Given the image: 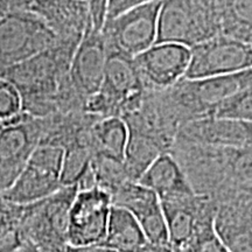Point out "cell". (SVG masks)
Listing matches in <instances>:
<instances>
[{
  "label": "cell",
  "instance_id": "obj_1",
  "mask_svg": "<svg viewBox=\"0 0 252 252\" xmlns=\"http://www.w3.org/2000/svg\"><path fill=\"white\" fill-rule=\"evenodd\" d=\"M81 39H59L48 49L0 76L17 88L21 97V111L35 118L58 112L60 87L67 77Z\"/></svg>",
  "mask_w": 252,
  "mask_h": 252
},
{
  "label": "cell",
  "instance_id": "obj_2",
  "mask_svg": "<svg viewBox=\"0 0 252 252\" xmlns=\"http://www.w3.org/2000/svg\"><path fill=\"white\" fill-rule=\"evenodd\" d=\"M252 86V68L223 76L181 80L165 90L167 102L181 127L197 119L213 117L224 100ZM180 127V128H181Z\"/></svg>",
  "mask_w": 252,
  "mask_h": 252
},
{
  "label": "cell",
  "instance_id": "obj_3",
  "mask_svg": "<svg viewBox=\"0 0 252 252\" xmlns=\"http://www.w3.org/2000/svg\"><path fill=\"white\" fill-rule=\"evenodd\" d=\"M220 35V0H162L157 43L191 48Z\"/></svg>",
  "mask_w": 252,
  "mask_h": 252
},
{
  "label": "cell",
  "instance_id": "obj_4",
  "mask_svg": "<svg viewBox=\"0 0 252 252\" xmlns=\"http://www.w3.org/2000/svg\"><path fill=\"white\" fill-rule=\"evenodd\" d=\"M77 186L62 187L37 202L21 206L18 229L40 252H68L69 212Z\"/></svg>",
  "mask_w": 252,
  "mask_h": 252
},
{
  "label": "cell",
  "instance_id": "obj_5",
  "mask_svg": "<svg viewBox=\"0 0 252 252\" xmlns=\"http://www.w3.org/2000/svg\"><path fill=\"white\" fill-rule=\"evenodd\" d=\"M146 93L133 59L108 54L102 86L86 103V112L98 118H123L138 108Z\"/></svg>",
  "mask_w": 252,
  "mask_h": 252
},
{
  "label": "cell",
  "instance_id": "obj_6",
  "mask_svg": "<svg viewBox=\"0 0 252 252\" xmlns=\"http://www.w3.org/2000/svg\"><path fill=\"white\" fill-rule=\"evenodd\" d=\"M59 37L35 14L19 9L0 19V76L52 47Z\"/></svg>",
  "mask_w": 252,
  "mask_h": 252
},
{
  "label": "cell",
  "instance_id": "obj_7",
  "mask_svg": "<svg viewBox=\"0 0 252 252\" xmlns=\"http://www.w3.org/2000/svg\"><path fill=\"white\" fill-rule=\"evenodd\" d=\"M162 0L125 11L104 21L102 35L106 54H119L134 59L157 43L158 18Z\"/></svg>",
  "mask_w": 252,
  "mask_h": 252
},
{
  "label": "cell",
  "instance_id": "obj_8",
  "mask_svg": "<svg viewBox=\"0 0 252 252\" xmlns=\"http://www.w3.org/2000/svg\"><path fill=\"white\" fill-rule=\"evenodd\" d=\"M63 153L61 147L37 145L13 185L0 197L13 204L26 206L54 194L62 188Z\"/></svg>",
  "mask_w": 252,
  "mask_h": 252
},
{
  "label": "cell",
  "instance_id": "obj_9",
  "mask_svg": "<svg viewBox=\"0 0 252 252\" xmlns=\"http://www.w3.org/2000/svg\"><path fill=\"white\" fill-rule=\"evenodd\" d=\"M214 228L230 252H252V186L231 184L213 197Z\"/></svg>",
  "mask_w": 252,
  "mask_h": 252
},
{
  "label": "cell",
  "instance_id": "obj_10",
  "mask_svg": "<svg viewBox=\"0 0 252 252\" xmlns=\"http://www.w3.org/2000/svg\"><path fill=\"white\" fill-rule=\"evenodd\" d=\"M40 118L21 111L0 121V196L13 185L40 143Z\"/></svg>",
  "mask_w": 252,
  "mask_h": 252
},
{
  "label": "cell",
  "instance_id": "obj_11",
  "mask_svg": "<svg viewBox=\"0 0 252 252\" xmlns=\"http://www.w3.org/2000/svg\"><path fill=\"white\" fill-rule=\"evenodd\" d=\"M252 68V48L219 35L191 47L186 80H201L230 75Z\"/></svg>",
  "mask_w": 252,
  "mask_h": 252
},
{
  "label": "cell",
  "instance_id": "obj_12",
  "mask_svg": "<svg viewBox=\"0 0 252 252\" xmlns=\"http://www.w3.org/2000/svg\"><path fill=\"white\" fill-rule=\"evenodd\" d=\"M111 207V196L102 189L94 187L78 190L69 212V245L103 243Z\"/></svg>",
  "mask_w": 252,
  "mask_h": 252
},
{
  "label": "cell",
  "instance_id": "obj_13",
  "mask_svg": "<svg viewBox=\"0 0 252 252\" xmlns=\"http://www.w3.org/2000/svg\"><path fill=\"white\" fill-rule=\"evenodd\" d=\"M190 48L176 43H156L133 59L145 89L163 91L184 80Z\"/></svg>",
  "mask_w": 252,
  "mask_h": 252
},
{
  "label": "cell",
  "instance_id": "obj_14",
  "mask_svg": "<svg viewBox=\"0 0 252 252\" xmlns=\"http://www.w3.org/2000/svg\"><path fill=\"white\" fill-rule=\"evenodd\" d=\"M106 58L102 32L94 30L90 25L78 43L68 72L71 87L84 103L100 89Z\"/></svg>",
  "mask_w": 252,
  "mask_h": 252
},
{
  "label": "cell",
  "instance_id": "obj_15",
  "mask_svg": "<svg viewBox=\"0 0 252 252\" xmlns=\"http://www.w3.org/2000/svg\"><path fill=\"white\" fill-rule=\"evenodd\" d=\"M160 203L168 229L169 244L179 250L186 247L201 223L215 220L216 204L213 198L204 195L194 193Z\"/></svg>",
  "mask_w": 252,
  "mask_h": 252
},
{
  "label": "cell",
  "instance_id": "obj_16",
  "mask_svg": "<svg viewBox=\"0 0 252 252\" xmlns=\"http://www.w3.org/2000/svg\"><path fill=\"white\" fill-rule=\"evenodd\" d=\"M23 9L35 14L59 39H81L90 26L88 1L83 0H21Z\"/></svg>",
  "mask_w": 252,
  "mask_h": 252
},
{
  "label": "cell",
  "instance_id": "obj_17",
  "mask_svg": "<svg viewBox=\"0 0 252 252\" xmlns=\"http://www.w3.org/2000/svg\"><path fill=\"white\" fill-rule=\"evenodd\" d=\"M176 138L223 149H245L252 147V123L217 117L197 119L182 126Z\"/></svg>",
  "mask_w": 252,
  "mask_h": 252
},
{
  "label": "cell",
  "instance_id": "obj_18",
  "mask_svg": "<svg viewBox=\"0 0 252 252\" xmlns=\"http://www.w3.org/2000/svg\"><path fill=\"white\" fill-rule=\"evenodd\" d=\"M138 182L152 190L160 202L194 194L184 171L171 153L158 158Z\"/></svg>",
  "mask_w": 252,
  "mask_h": 252
},
{
  "label": "cell",
  "instance_id": "obj_19",
  "mask_svg": "<svg viewBox=\"0 0 252 252\" xmlns=\"http://www.w3.org/2000/svg\"><path fill=\"white\" fill-rule=\"evenodd\" d=\"M147 243L135 217L119 207H111L106 230L105 247L116 252H137Z\"/></svg>",
  "mask_w": 252,
  "mask_h": 252
},
{
  "label": "cell",
  "instance_id": "obj_20",
  "mask_svg": "<svg viewBox=\"0 0 252 252\" xmlns=\"http://www.w3.org/2000/svg\"><path fill=\"white\" fill-rule=\"evenodd\" d=\"M165 153L169 151L160 141L139 132L128 131L123 161L131 180L138 182L146 169Z\"/></svg>",
  "mask_w": 252,
  "mask_h": 252
},
{
  "label": "cell",
  "instance_id": "obj_21",
  "mask_svg": "<svg viewBox=\"0 0 252 252\" xmlns=\"http://www.w3.org/2000/svg\"><path fill=\"white\" fill-rule=\"evenodd\" d=\"M220 35L252 48V0H220Z\"/></svg>",
  "mask_w": 252,
  "mask_h": 252
},
{
  "label": "cell",
  "instance_id": "obj_22",
  "mask_svg": "<svg viewBox=\"0 0 252 252\" xmlns=\"http://www.w3.org/2000/svg\"><path fill=\"white\" fill-rule=\"evenodd\" d=\"M91 134L94 154L99 153L116 159H124L128 131L122 118H99L94 124Z\"/></svg>",
  "mask_w": 252,
  "mask_h": 252
},
{
  "label": "cell",
  "instance_id": "obj_23",
  "mask_svg": "<svg viewBox=\"0 0 252 252\" xmlns=\"http://www.w3.org/2000/svg\"><path fill=\"white\" fill-rule=\"evenodd\" d=\"M91 171L96 187L106 191L110 196L125 184L132 181L123 160L104 154H94L91 161Z\"/></svg>",
  "mask_w": 252,
  "mask_h": 252
},
{
  "label": "cell",
  "instance_id": "obj_24",
  "mask_svg": "<svg viewBox=\"0 0 252 252\" xmlns=\"http://www.w3.org/2000/svg\"><path fill=\"white\" fill-rule=\"evenodd\" d=\"M213 117L252 123V86L224 100Z\"/></svg>",
  "mask_w": 252,
  "mask_h": 252
},
{
  "label": "cell",
  "instance_id": "obj_25",
  "mask_svg": "<svg viewBox=\"0 0 252 252\" xmlns=\"http://www.w3.org/2000/svg\"><path fill=\"white\" fill-rule=\"evenodd\" d=\"M225 150L230 180L235 184L252 186V147Z\"/></svg>",
  "mask_w": 252,
  "mask_h": 252
},
{
  "label": "cell",
  "instance_id": "obj_26",
  "mask_svg": "<svg viewBox=\"0 0 252 252\" xmlns=\"http://www.w3.org/2000/svg\"><path fill=\"white\" fill-rule=\"evenodd\" d=\"M214 220L201 223L193 237L189 239L184 252H230L224 243L220 241L214 228Z\"/></svg>",
  "mask_w": 252,
  "mask_h": 252
},
{
  "label": "cell",
  "instance_id": "obj_27",
  "mask_svg": "<svg viewBox=\"0 0 252 252\" xmlns=\"http://www.w3.org/2000/svg\"><path fill=\"white\" fill-rule=\"evenodd\" d=\"M137 220L141 230H143V234L147 243L158 245L169 244L168 229H167L166 219L161 206L156 208L152 212L146 214Z\"/></svg>",
  "mask_w": 252,
  "mask_h": 252
},
{
  "label": "cell",
  "instance_id": "obj_28",
  "mask_svg": "<svg viewBox=\"0 0 252 252\" xmlns=\"http://www.w3.org/2000/svg\"><path fill=\"white\" fill-rule=\"evenodd\" d=\"M21 112V97L13 84L0 78V121Z\"/></svg>",
  "mask_w": 252,
  "mask_h": 252
},
{
  "label": "cell",
  "instance_id": "obj_29",
  "mask_svg": "<svg viewBox=\"0 0 252 252\" xmlns=\"http://www.w3.org/2000/svg\"><path fill=\"white\" fill-rule=\"evenodd\" d=\"M20 213L21 206L7 202L0 197V237L9 230L17 228Z\"/></svg>",
  "mask_w": 252,
  "mask_h": 252
},
{
  "label": "cell",
  "instance_id": "obj_30",
  "mask_svg": "<svg viewBox=\"0 0 252 252\" xmlns=\"http://www.w3.org/2000/svg\"><path fill=\"white\" fill-rule=\"evenodd\" d=\"M157 1V0H109L108 7H106L105 21L118 17L119 14L124 13L128 9L138 7V6L150 4V2Z\"/></svg>",
  "mask_w": 252,
  "mask_h": 252
},
{
  "label": "cell",
  "instance_id": "obj_31",
  "mask_svg": "<svg viewBox=\"0 0 252 252\" xmlns=\"http://www.w3.org/2000/svg\"><path fill=\"white\" fill-rule=\"evenodd\" d=\"M108 2L109 0H88L90 23L94 30H102L104 21H105Z\"/></svg>",
  "mask_w": 252,
  "mask_h": 252
},
{
  "label": "cell",
  "instance_id": "obj_32",
  "mask_svg": "<svg viewBox=\"0 0 252 252\" xmlns=\"http://www.w3.org/2000/svg\"><path fill=\"white\" fill-rule=\"evenodd\" d=\"M24 242L23 235L17 226L0 237V252H15Z\"/></svg>",
  "mask_w": 252,
  "mask_h": 252
},
{
  "label": "cell",
  "instance_id": "obj_33",
  "mask_svg": "<svg viewBox=\"0 0 252 252\" xmlns=\"http://www.w3.org/2000/svg\"><path fill=\"white\" fill-rule=\"evenodd\" d=\"M19 9H23L21 0H0V19Z\"/></svg>",
  "mask_w": 252,
  "mask_h": 252
},
{
  "label": "cell",
  "instance_id": "obj_34",
  "mask_svg": "<svg viewBox=\"0 0 252 252\" xmlns=\"http://www.w3.org/2000/svg\"><path fill=\"white\" fill-rule=\"evenodd\" d=\"M68 252H116L111 249L105 247L104 244H89V245H78V247H72L69 245Z\"/></svg>",
  "mask_w": 252,
  "mask_h": 252
},
{
  "label": "cell",
  "instance_id": "obj_35",
  "mask_svg": "<svg viewBox=\"0 0 252 252\" xmlns=\"http://www.w3.org/2000/svg\"><path fill=\"white\" fill-rule=\"evenodd\" d=\"M137 252H184V251L173 248L171 244L158 245V244H152V243H145Z\"/></svg>",
  "mask_w": 252,
  "mask_h": 252
},
{
  "label": "cell",
  "instance_id": "obj_36",
  "mask_svg": "<svg viewBox=\"0 0 252 252\" xmlns=\"http://www.w3.org/2000/svg\"><path fill=\"white\" fill-rule=\"evenodd\" d=\"M15 252H40L39 249H37L35 245H34L30 241H25L24 244L21 245L20 248L18 249Z\"/></svg>",
  "mask_w": 252,
  "mask_h": 252
},
{
  "label": "cell",
  "instance_id": "obj_37",
  "mask_svg": "<svg viewBox=\"0 0 252 252\" xmlns=\"http://www.w3.org/2000/svg\"><path fill=\"white\" fill-rule=\"evenodd\" d=\"M83 1H88V0H83Z\"/></svg>",
  "mask_w": 252,
  "mask_h": 252
}]
</instances>
